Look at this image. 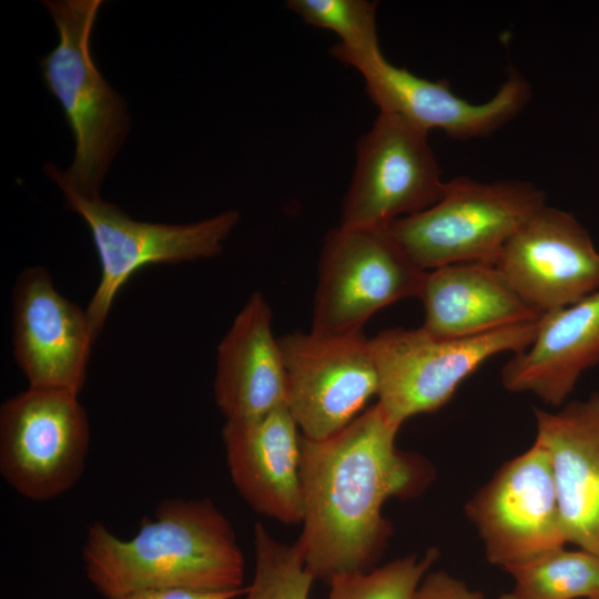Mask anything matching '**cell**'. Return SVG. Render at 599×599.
Segmentation results:
<instances>
[{
    "mask_svg": "<svg viewBox=\"0 0 599 599\" xmlns=\"http://www.w3.org/2000/svg\"><path fill=\"white\" fill-rule=\"evenodd\" d=\"M399 428L376 403L326 439L302 436L304 512L295 546L315 580L369 570L392 532L384 504L427 484L426 463L397 448Z\"/></svg>",
    "mask_w": 599,
    "mask_h": 599,
    "instance_id": "6da1fadb",
    "label": "cell"
},
{
    "mask_svg": "<svg viewBox=\"0 0 599 599\" xmlns=\"http://www.w3.org/2000/svg\"><path fill=\"white\" fill-rule=\"evenodd\" d=\"M81 555L87 579L103 598L146 589L244 587L245 561L235 531L210 498L165 499L128 539L92 522Z\"/></svg>",
    "mask_w": 599,
    "mask_h": 599,
    "instance_id": "7a4b0ae2",
    "label": "cell"
},
{
    "mask_svg": "<svg viewBox=\"0 0 599 599\" xmlns=\"http://www.w3.org/2000/svg\"><path fill=\"white\" fill-rule=\"evenodd\" d=\"M58 30L57 45L39 67L48 91L60 103L75 143L74 160L60 171L52 163L47 175L60 187L81 196L100 197L104 175L130 129L124 99L99 72L90 42L101 0L42 2Z\"/></svg>",
    "mask_w": 599,
    "mask_h": 599,
    "instance_id": "3957f363",
    "label": "cell"
},
{
    "mask_svg": "<svg viewBox=\"0 0 599 599\" xmlns=\"http://www.w3.org/2000/svg\"><path fill=\"white\" fill-rule=\"evenodd\" d=\"M545 204L546 193L528 181L457 176L446 181L435 204L386 229L426 272L459 263L495 265L509 237Z\"/></svg>",
    "mask_w": 599,
    "mask_h": 599,
    "instance_id": "277c9868",
    "label": "cell"
},
{
    "mask_svg": "<svg viewBox=\"0 0 599 599\" xmlns=\"http://www.w3.org/2000/svg\"><path fill=\"white\" fill-rule=\"evenodd\" d=\"M540 319L458 338L439 337L422 326L378 333L368 339L378 376L377 403L399 427L413 416L437 410L488 358L528 348Z\"/></svg>",
    "mask_w": 599,
    "mask_h": 599,
    "instance_id": "5b68a950",
    "label": "cell"
},
{
    "mask_svg": "<svg viewBox=\"0 0 599 599\" xmlns=\"http://www.w3.org/2000/svg\"><path fill=\"white\" fill-rule=\"evenodd\" d=\"M427 273L386 227L332 229L318 261L311 332L326 336L363 333L377 311L404 298H419Z\"/></svg>",
    "mask_w": 599,
    "mask_h": 599,
    "instance_id": "8992f818",
    "label": "cell"
},
{
    "mask_svg": "<svg viewBox=\"0 0 599 599\" xmlns=\"http://www.w3.org/2000/svg\"><path fill=\"white\" fill-rule=\"evenodd\" d=\"M90 425L78 394L31 387L0 407V473L22 497L47 501L83 474Z\"/></svg>",
    "mask_w": 599,
    "mask_h": 599,
    "instance_id": "52a82bcc",
    "label": "cell"
},
{
    "mask_svg": "<svg viewBox=\"0 0 599 599\" xmlns=\"http://www.w3.org/2000/svg\"><path fill=\"white\" fill-rule=\"evenodd\" d=\"M65 205L88 225L101 266V277L85 308L99 336L115 296L130 277L152 264H177L221 254L223 243L240 221L229 210L189 224L135 221L116 205L60 187Z\"/></svg>",
    "mask_w": 599,
    "mask_h": 599,
    "instance_id": "ba28073f",
    "label": "cell"
},
{
    "mask_svg": "<svg viewBox=\"0 0 599 599\" xmlns=\"http://www.w3.org/2000/svg\"><path fill=\"white\" fill-rule=\"evenodd\" d=\"M428 135L397 114L378 113L357 142L339 225L384 229L441 197L446 181Z\"/></svg>",
    "mask_w": 599,
    "mask_h": 599,
    "instance_id": "9c48e42d",
    "label": "cell"
},
{
    "mask_svg": "<svg viewBox=\"0 0 599 599\" xmlns=\"http://www.w3.org/2000/svg\"><path fill=\"white\" fill-rule=\"evenodd\" d=\"M487 560L506 571L565 547L551 463L537 440L504 464L466 506Z\"/></svg>",
    "mask_w": 599,
    "mask_h": 599,
    "instance_id": "30bf717a",
    "label": "cell"
},
{
    "mask_svg": "<svg viewBox=\"0 0 599 599\" xmlns=\"http://www.w3.org/2000/svg\"><path fill=\"white\" fill-rule=\"evenodd\" d=\"M285 405L303 437L326 439L349 425L378 392V376L363 333L326 336L295 332L278 339Z\"/></svg>",
    "mask_w": 599,
    "mask_h": 599,
    "instance_id": "8fae6325",
    "label": "cell"
},
{
    "mask_svg": "<svg viewBox=\"0 0 599 599\" xmlns=\"http://www.w3.org/2000/svg\"><path fill=\"white\" fill-rule=\"evenodd\" d=\"M335 59L358 70L379 112L397 114L427 133L438 130L456 140L493 135L512 121L532 95L530 82L514 68L489 100L474 103L458 97L443 80L432 81L394 65L380 49Z\"/></svg>",
    "mask_w": 599,
    "mask_h": 599,
    "instance_id": "7c38bea8",
    "label": "cell"
},
{
    "mask_svg": "<svg viewBox=\"0 0 599 599\" xmlns=\"http://www.w3.org/2000/svg\"><path fill=\"white\" fill-rule=\"evenodd\" d=\"M495 266L539 315L599 290V251L590 234L571 213L547 204L515 231Z\"/></svg>",
    "mask_w": 599,
    "mask_h": 599,
    "instance_id": "4fadbf2b",
    "label": "cell"
},
{
    "mask_svg": "<svg viewBox=\"0 0 599 599\" xmlns=\"http://www.w3.org/2000/svg\"><path fill=\"white\" fill-rule=\"evenodd\" d=\"M98 337L87 309L54 287L42 266L23 270L12 293V346L31 387L82 390Z\"/></svg>",
    "mask_w": 599,
    "mask_h": 599,
    "instance_id": "5bb4252c",
    "label": "cell"
},
{
    "mask_svg": "<svg viewBox=\"0 0 599 599\" xmlns=\"http://www.w3.org/2000/svg\"><path fill=\"white\" fill-rule=\"evenodd\" d=\"M301 438L286 405L222 428L235 489L253 510L285 525L303 520Z\"/></svg>",
    "mask_w": 599,
    "mask_h": 599,
    "instance_id": "9a60e30c",
    "label": "cell"
},
{
    "mask_svg": "<svg viewBox=\"0 0 599 599\" xmlns=\"http://www.w3.org/2000/svg\"><path fill=\"white\" fill-rule=\"evenodd\" d=\"M548 453L567 544L599 556V394L558 412L535 409Z\"/></svg>",
    "mask_w": 599,
    "mask_h": 599,
    "instance_id": "2e32d148",
    "label": "cell"
},
{
    "mask_svg": "<svg viewBox=\"0 0 599 599\" xmlns=\"http://www.w3.org/2000/svg\"><path fill=\"white\" fill-rule=\"evenodd\" d=\"M272 318L267 301L255 292L219 344L213 392L225 422L258 418L285 405L286 375Z\"/></svg>",
    "mask_w": 599,
    "mask_h": 599,
    "instance_id": "e0dca14e",
    "label": "cell"
},
{
    "mask_svg": "<svg viewBox=\"0 0 599 599\" xmlns=\"http://www.w3.org/2000/svg\"><path fill=\"white\" fill-rule=\"evenodd\" d=\"M599 363V290L541 316L530 346L502 367L507 390L531 393L560 406L580 376Z\"/></svg>",
    "mask_w": 599,
    "mask_h": 599,
    "instance_id": "ac0fdd59",
    "label": "cell"
},
{
    "mask_svg": "<svg viewBox=\"0 0 599 599\" xmlns=\"http://www.w3.org/2000/svg\"><path fill=\"white\" fill-rule=\"evenodd\" d=\"M422 327L446 338L470 337L539 318L510 287L500 271L486 263H459L427 273L419 295Z\"/></svg>",
    "mask_w": 599,
    "mask_h": 599,
    "instance_id": "d6986e66",
    "label": "cell"
},
{
    "mask_svg": "<svg viewBox=\"0 0 599 599\" xmlns=\"http://www.w3.org/2000/svg\"><path fill=\"white\" fill-rule=\"evenodd\" d=\"M517 599H590L599 596V556L578 548L554 550L507 571Z\"/></svg>",
    "mask_w": 599,
    "mask_h": 599,
    "instance_id": "ffe728a7",
    "label": "cell"
},
{
    "mask_svg": "<svg viewBox=\"0 0 599 599\" xmlns=\"http://www.w3.org/2000/svg\"><path fill=\"white\" fill-rule=\"evenodd\" d=\"M253 547V578L237 599H308L315 579L295 544L277 540L262 524H256Z\"/></svg>",
    "mask_w": 599,
    "mask_h": 599,
    "instance_id": "44dd1931",
    "label": "cell"
},
{
    "mask_svg": "<svg viewBox=\"0 0 599 599\" xmlns=\"http://www.w3.org/2000/svg\"><path fill=\"white\" fill-rule=\"evenodd\" d=\"M286 6L305 23L339 37L333 58L380 49L376 26L377 2L368 0H288Z\"/></svg>",
    "mask_w": 599,
    "mask_h": 599,
    "instance_id": "7402d4cb",
    "label": "cell"
},
{
    "mask_svg": "<svg viewBox=\"0 0 599 599\" xmlns=\"http://www.w3.org/2000/svg\"><path fill=\"white\" fill-rule=\"evenodd\" d=\"M438 557L436 549L394 559L367 571L343 572L329 580L326 599H414Z\"/></svg>",
    "mask_w": 599,
    "mask_h": 599,
    "instance_id": "603a6c76",
    "label": "cell"
},
{
    "mask_svg": "<svg viewBox=\"0 0 599 599\" xmlns=\"http://www.w3.org/2000/svg\"><path fill=\"white\" fill-rule=\"evenodd\" d=\"M414 599H483V595L457 578L436 571L425 576Z\"/></svg>",
    "mask_w": 599,
    "mask_h": 599,
    "instance_id": "cb8c5ba5",
    "label": "cell"
},
{
    "mask_svg": "<svg viewBox=\"0 0 599 599\" xmlns=\"http://www.w3.org/2000/svg\"><path fill=\"white\" fill-rule=\"evenodd\" d=\"M246 587L234 590L197 591L189 589H146L104 599H237Z\"/></svg>",
    "mask_w": 599,
    "mask_h": 599,
    "instance_id": "d4e9b609",
    "label": "cell"
},
{
    "mask_svg": "<svg viewBox=\"0 0 599 599\" xmlns=\"http://www.w3.org/2000/svg\"><path fill=\"white\" fill-rule=\"evenodd\" d=\"M500 599H517L512 592L505 593L500 597Z\"/></svg>",
    "mask_w": 599,
    "mask_h": 599,
    "instance_id": "484cf974",
    "label": "cell"
},
{
    "mask_svg": "<svg viewBox=\"0 0 599 599\" xmlns=\"http://www.w3.org/2000/svg\"><path fill=\"white\" fill-rule=\"evenodd\" d=\"M590 599H599V596H598V597L590 598Z\"/></svg>",
    "mask_w": 599,
    "mask_h": 599,
    "instance_id": "4316f807",
    "label": "cell"
}]
</instances>
